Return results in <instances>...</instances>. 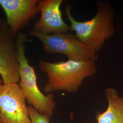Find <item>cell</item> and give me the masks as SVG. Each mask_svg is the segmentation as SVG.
I'll return each mask as SVG.
<instances>
[{
	"label": "cell",
	"mask_w": 123,
	"mask_h": 123,
	"mask_svg": "<svg viewBox=\"0 0 123 123\" xmlns=\"http://www.w3.org/2000/svg\"><path fill=\"white\" fill-rule=\"evenodd\" d=\"M96 6V14L88 21L80 22L76 20L71 13L72 7L68 3L66 5L65 13L70 23L71 31H74L79 40L97 54L106 42L114 34V13L107 1L98 0Z\"/></svg>",
	"instance_id": "7a4b0ae2"
},
{
	"label": "cell",
	"mask_w": 123,
	"mask_h": 123,
	"mask_svg": "<svg viewBox=\"0 0 123 123\" xmlns=\"http://www.w3.org/2000/svg\"><path fill=\"white\" fill-rule=\"evenodd\" d=\"M29 35L40 40L44 52L49 54H61L68 60L77 61H93L98 59V55L71 33L58 32L50 35L28 31Z\"/></svg>",
	"instance_id": "277c9868"
},
{
	"label": "cell",
	"mask_w": 123,
	"mask_h": 123,
	"mask_svg": "<svg viewBox=\"0 0 123 123\" xmlns=\"http://www.w3.org/2000/svg\"><path fill=\"white\" fill-rule=\"evenodd\" d=\"M105 93L108 106L105 111L97 113V123H123V96L111 87L106 88Z\"/></svg>",
	"instance_id": "9c48e42d"
},
{
	"label": "cell",
	"mask_w": 123,
	"mask_h": 123,
	"mask_svg": "<svg viewBox=\"0 0 123 123\" xmlns=\"http://www.w3.org/2000/svg\"><path fill=\"white\" fill-rule=\"evenodd\" d=\"M6 22L0 20V76L4 84L19 83L16 40Z\"/></svg>",
	"instance_id": "8992f818"
},
{
	"label": "cell",
	"mask_w": 123,
	"mask_h": 123,
	"mask_svg": "<svg viewBox=\"0 0 123 123\" xmlns=\"http://www.w3.org/2000/svg\"><path fill=\"white\" fill-rule=\"evenodd\" d=\"M63 0H39L38 7L41 16L34 23L32 31L43 34L67 33L71 31L62 17L61 6Z\"/></svg>",
	"instance_id": "52a82bcc"
},
{
	"label": "cell",
	"mask_w": 123,
	"mask_h": 123,
	"mask_svg": "<svg viewBox=\"0 0 123 123\" xmlns=\"http://www.w3.org/2000/svg\"><path fill=\"white\" fill-rule=\"evenodd\" d=\"M40 69L45 73L48 80L43 90L47 94L58 91L68 93L76 92L84 80L97 72L96 62L66 61L51 62L41 59Z\"/></svg>",
	"instance_id": "6da1fadb"
},
{
	"label": "cell",
	"mask_w": 123,
	"mask_h": 123,
	"mask_svg": "<svg viewBox=\"0 0 123 123\" xmlns=\"http://www.w3.org/2000/svg\"><path fill=\"white\" fill-rule=\"evenodd\" d=\"M38 2L39 0H0L6 22L14 37L39 13Z\"/></svg>",
	"instance_id": "ba28073f"
},
{
	"label": "cell",
	"mask_w": 123,
	"mask_h": 123,
	"mask_svg": "<svg viewBox=\"0 0 123 123\" xmlns=\"http://www.w3.org/2000/svg\"><path fill=\"white\" fill-rule=\"evenodd\" d=\"M0 123H32L18 83L0 85Z\"/></svg>",
	"instance_id": "5b68a950"
},
{
	"label": "cell",
	"mask_w": 123,
	"mask_h": 123,
	"mask_svg": "<svg viewBox=\"0 0 123 123\" xmlns=\"http://www.w3.org/2000/svg\"><path fill=\"white\" fill-rule=\"evenodd\" d=\"M27 38L26 35L19 33L16 39L19 66L18 84L29 106L51 119L56 107V102L53 93L45 95L38 88L34 67L30 65L25 54V44Z\"/></svg>",
	"instance_id": "3957f363"
},
{
	"label": "cell",
	"mask_w": 123,
	"mask_h": 123,
	"mask_svg": "<svg viewBox=\"0 0 123 123\" xmlns=\"http://www.w3.org/2000/svg\"><path fill=\"white\" fill-rule=\"evenodd\" d=\"M28 111L32 123H50V119L39 113L31 106H28Z\"/></svg>",
	"instance_id": "30bf717a"
},
{
	"label": "cell",
	"mask_w": 123,
	"mask_h": 123,
	"mask_svg": "<svg viewBox=\"0 0 123 123\" xmlns=\"http://www.w3.org/2000/svg\"><path fill=\"white\" fill-rule=\"evenodd\" d=\"M4 84L3 83V80L2 79V78L1 77V76H0V85L3 84Z\"/></svg>",
	"instance_id": "8fae6325"
}]
</instances>
